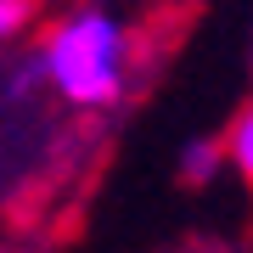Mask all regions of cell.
Wrapping results in <instances>:
<instances>
[{
  "instance_id": "1",
  "label": "cell",
  "mask_w": 253,
  "mask_h": 253,
  "mask_svg": "<svg viewBox=\"0 0 253 253\" xmlns=\"http://www.w3.org/2000/svg\"><path fill=\"white\" fill-rule=\"evenodd\" d=\"M45 84L73 107H113L129 84V28L107 6H79L40 40Z\"/></svg>"
},
{
  "instance_id": "3",
  "label": "cell",
  "mask_w": 253,
  "mask_h": 253,
  "mask_svg": "<svg viewBox=\"0 0 253 253\" xmlns=\"http://www.w3.org/2000/svg\"><path fill=\"white\" fill-rule=\"evenodd\" d=\"M225 158H231V169L253 186V101L231 118V129H225Z\"/></svg>"
},
{
  "instance_id": "4",
  "label": "cell",
  "mask_w": 253,
  "mask_h": 253,
  "mask_svg": "<svg viewBox=\"0 0 253 253\" xmlns=\"http://www.w3.org/2000/svg\"><path fill=\"white\" fill-rule=\"evenodd\" d=\"M28 23H34V0H0V45H11Z\"/></svg>"
},
{
  "instance_id": "5",
  "label": "cell",
  "mask_w": 253,
  "mask_h": 253,
  "mask_svg": "<svg viewBox=\"0 0 253 253\" xmlns=\"http://www.w3.org/2000/svg\"><path fill=\"white\" fill-rule=\"evenodd\" d=\"M248 79H253V45H248Z\"/></svg>"
},
{
  "instance_id": "2",
  "label": "cell",
  "mask_w": 253,
  "mask_h": 253,
  "mask_svg": "<svg viewBox=\"0 0 253 253\" xmlns=\"http://www.w3.org/2000/svg\"><path fill=\"white\" fill-rule=\"evenodd\" d=\"M219 163H231L225 158V141H214V135H191L180 146V158H174V169H180V180L186 186H208L219 174Z\"/></svg>"
}]
</instances>
